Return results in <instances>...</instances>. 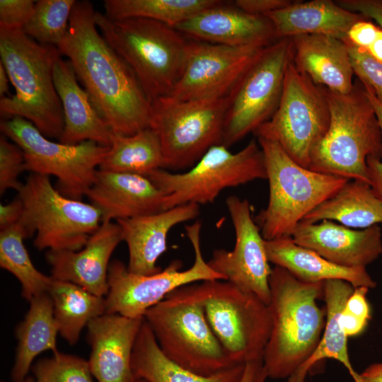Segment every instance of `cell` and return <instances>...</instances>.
<instances>
[{"label": "cell", "mask_w": 382, "mask_h": 382, "mask_svg": "<svg viewBox=\"0 0 382 382\" xmlns=\"http://www.w3.org/2000/svg\"><path fill=\"white\" fill-rule=\"evenodd\" d=\"M95 13L90 1H76L57 48L112 132L132 135L149 127L151 103L132 70L98 33Z\"/></svg>", "instance_id": "obj_1"}, {"label": "cell", "mask_w": 382, "mask_h": 382, "mask_svg": "<svg viewBox=\"0 0 382 382\" xmlns=\"http://www.w3.org/2000/svg\"><path fill=\"white\" fill-rule=\"evenodd\" d=\"M199 303L213 332L236 364L262 361L272 318L255 294L226 280H204L175 290Z\"/></svg>", "instance_id": "obj_6"}, {"label": "cell", "mask_w": 382, "mask_h": 382, "mask_svg": "<svg viewBox=\"0 0 382 382\" xmlns=\"http://www.w3.org/2000/svg\"><path fill=\"white\" fill-rule=\"evenodd\" d=\"M23 212V202L18 196L7 204H1L0 230H4L18 223Z\"/></svg>", "instance_id": "obj_45"}, {"label": "cell", "mask_w": 382, "mask_h": 382, "mask_svg": "<svg viewBox=\"0 0 382 382\" xmlns=\"http://www.w3.org/2000/svg\"><path fill=\"white\" fill-rule=\"evenodd\" d=\"M95 21L151 103L170 95L184 71L190 39L174 28L147 18L112 19L96 11Z\"/></svg>", "instance_id": "obj_4"}, {"label": "cell", "mask_w": 382, "mask_h": 382, "mask_svg": "<svg viewBox=\"0 0 382 382\" xmlns=\"http://www.w3.org/2000/svg\"><path fill=\"white\" fill-rule=\"evenodd\" d=\"M163 167L159 138L154 129L147 127L132 135L112 134L109 150L99 170L147 177Z\"/></svg>", "instance_id": "obj_33"}, {"label": "cell", "mask_w": 382, "mask_h": 382, "mask_svg": "<svg viewBox=\"0 0 382 382\" xmlns=\"http://www.w3.org/2000/svg\"><path fill=\"white\" fill-rule=\"evenodd\" d=\"M330 119L327 88L315 84L291 61L275 112L254 134L277 142L295 162L308 168L312 151L328 132Z\"/></svg>", "instance_id": "obj_12"}, {"label": "cell", "mask_w": 382, "mask_h": 382, "mask_svg": "<svg viewBox=\"0 0 382 382\" xmlns=\"http://www.w3.org/2000/svg\"><path fill=\"white\" fill-rule=\"evenodd\" d=\"M270 262L286 270L297 279L306 282H324L340 279L354 288L376 286L366 268L346 267L326 260L315 251L296 244L291 236L265 241Z\"/></svg>", "instance_id": "obj_27"}, {"label": "cell", "mask_w": 382, "mask_h": 382, "mask_svg": "<svg viewBox=\"0 0 382 382\" xmlns=\"http://www.w3.org/2000/svg\"><path fill=\"white\" fill-rule=\"evenodd\" d=\"M53 79L64 114L59 142L74 145L91 141L109 146L113 133L80 86L69 60L58 57L53 69Z\"/></svg>", "instance_id": "obj_24"}, {"label": "cell", "mask_w": 382, "mask_h": 382, "mask_svg": "<svg viewBox=\"0 0 382 382\" xmlns=\"http://www.w3.org/2000/svg\"><path fill=\"white\" fill-rule=\"evenodd\" d=\"M86 196L102 223L164 211L166 195L146 176L99 170Z\"/></svg>", "instance_id": "obj_22"}, {"label": "cell", "mask_w": 382, "mask_h": 382, "mask_svg": "<svg viewBox=\"0 0 382 382\" xmlns=\"http://www.w3.org/2000/svg\"><path fill=\"white\" fill-rule=\"evenodd\" d=\"M226 205L235 231V245L231 250H214L207 262L224 280L255 294L269 305L272 268L265 240L252 217L250 202L230 195L226 199Z\"/></svg>", "instance_id": "obj_17"}, {"label": "cell", "mask_w": 382, "mask_h": 382, "mask_svg": "<svg viewBox=\"0 0 382 382\" xmlns=\"http://www.w3.org/2000/svg\"><path fill=\"white\" fill-rule=\"evenodd\" d=\"M59 333L70 345H75L84 327L105 313V296L93 294L71 282L57 280L48 291Z\"/></svg>", "instance_id": "obj_32"}, {"label": "cell", "mask_w": 382, "mask_h": 382, "mask_svg": "<svg viewBox=\"0 0 382 382\" xmlns=\"http://www.w3.org/2000/svg\"><path fill=\"white\" fill-rule=\"evenodd\" d=\"M144 320L105 313L88 323L87 340L91 351L88 362L98 382L134 381L132 352Z\"/></svg>", "instance_id": "obj_19"}, {"label": "cell", "mask_w": 382, "mask_h": 382, "mask_svg": "<svg viewBox=\"0 0 382 382\" xmlns=\"http://www.w3.org/2000/svg\"><path fill=\"white\" fill-rule=\"evenodd\" d=\"M292 59L291 38L278 39L265 47L228 95L221 144L229 148L272 117L279 104L286 70Z\"/></svg>", "instance_id": "obj_14"}, {"label": "cell", "mask_w": 382, "mask_h": 382, "mask_svg": "<svg viewBox=\"0 0 382 382\" xmlns=\"http://www.w3.org/2000/svg\"><path fill=\"white\" fill-rule=\"evenodd\" d=\"M199 205L186 204L151 214L117 220L128 248L127 270L151 275L161 270L157 260L167 249V238L175 226L196 219Z\"/></svg>", "instance_id": "obj_23"}, {"label": "cell", "mask_w": 382, "mask_h": 382, "mask_svg": "<svg viewBox=\"0 0 382 382\" xmlns=\"http://www.w3.org/2000/svg\"><path fill=\"white\" fill-rule=\"evenodd\" d=\"M368 173L371 186L377 197L382 202V161L381 159L369 156L366 160Z\"/></svg>", "instance_id": "obj_46"}, {"label": "cell", "mask_w": 382, "mask_h": 382, "mask_svg": "<svg viewBox=\"0 0 382 382\" xmlns=\"http://www.w3.org/2000/svg\"><path fill=\"white\" fill-rule=\"evenodd\" d=\"M228 96L177 100L169 96L151 102L149 127L163 150V169L192 168L213 146L221 144Z\"/></svg>", "instance_id": "obj_11"}, {"label": "cell", "mask_w": 382, "mask_h": 382, "mask_svg": "<svg viewBox=\"0 0 382 382\" xmlns=\"http://www.w3.org/2000/svg\"><path fill=\"white\" fill-rule=\"evenodd\" d=\"M293 64L315 84L342 94L349 93L354 74L345 43L324 35L291 37Z\"/></svg>", "instance_id": "obj_25"}, {"label": "cell", "mask_w": 382, "mask_h": 382, "mask_svg": "<svg viewBox=\"0 0 382 382\" xmlns=\"http://www.w3.org/2000/svg\"><path fill=\"white\" fill-rule=\"evenodd\" d=\"M0 129L22 149L25 170L55 176L57 190L74 199L86 195L109 150L91 141L74 145L52 141L22 117L4 120Z\"/></svg>", "instance_id": "obj_13"}, {"label": "cell", "mask_w": 382, "mask_h": 382, "mask_svg": "<svg viewBox=\"0 0 382 382\" xmlns=\"http://www.w3.org/2000/svg\"><path fill=\"white\" fill-rule=\"evenodd\" d=\"M344 8L374 20L382 28V0H337Z\"/></svg>", "instance_id": "obj_41"}, {"label": "cell", "mask_w": 382, "mask_h": 382, "mask_svg": "<svg viewBox=\"0 0 382 382\" xmlns=\"http://www.w3.org/2000/svg\"><path fill=\"white\" fill-rule=\"evenodd\" d=\"M25 233L21 225L0 231V266L11 273L21 284V295L28 301L48 293L52 276L40 272L33 265L23 240Z\"/></svg>", "instance_id": "obj_35"}, {"label": "cell", "mask_w": 382, "mask_h": 382, "mask_svg": "<svg viewBox=\"0 0 382 382\" xmlns=\"http://www.w3.org/2000/svg\"><path fill=\"white\" fill-rule=\"evenodd\" d=\"M265 16L272 23L277 40L302 35H324L343 40L355 23L367 19L332 0L294 1Z\"/></svg>", "instance_id": "obj_26"}, {"label": "cell", "mask_w": 382, "mask_h": 382, "mask_svg": "<svg viewBox=\"0 0 382 382\" xmlns=\"http://www.w3.org/2000/svg\"><path fill=\"white\" fill-rule=\"evenodd\" d=\"M201 228L199 221L185 227L195 254L194 262L187 270H182L181 261L175 260L156 274L142 275L130 272L119 260L111 261L108 274V292L105 296V313L144 318L147 310L181 286L204 280H224L203 257Z\"/></svg>", "instance_id": "obj_15"}, {"label": "cell", "mask_w": 382, "mask_h": 382, "mask_svg": "<svg viewBox=\"0 0 382 382\" xmlns=\"http://www.w3.org/2000/svg\"><path fill=\"white\" fill-rule=\"evenodd\" d=\"M17 192L23 205L18 224L26 238L35 233L39 250H79L102 224L96 206L64 196L48 176L31 173Z\"/></svg>", "instance_id": "obj_9"}, {"label": "cell", "mask_w": 382, "mask_h": 382, "mask_svg": "<svg viewBox=\"0 0 382 382\" xmlns=\"http://www.w3.org/2000/svg\"><path fill=\"white\" fill-rule=\"evenodd\" d=\"M340 323L344 332L349 337L362 333L367 327L369 321L342 311Z\"/></svg>", "instance_id": "obj_47"}, {"label": "cell", "mask_w": 382, "mask_h": 382, "mask_svg": "<svg viewBox=\"0 0 382 382\" xmlns=\"http://www.w3.org/2000/svg\"><path fill=\"white\" fill-rule=\"evenodd\" d=\"M35 382H93L88 361L58 352L32 366Z\"/></svg>", "instance_id": "obj_37"}, {"label": "cell", "mask_w": 382, "mask_h": 382, "mask_svg": "<svg viewBox=\"0 0 382 382\" xmlns=\"http://www.w3.org/2000/svg\"><path fill=\"white\" fill-rule=\"evenodd\" d=\"M132 369L135 378L148 382H238L245 364H238L211 376L193 373L168 359L160 349L145 320L137 337Z\"/></svg>", "instance_id": "obj_28"}, {"label": "cell", "mask_w": 382, "mask_h": 382, "mask_svg": "<svg viewBox=\"0 0 382 382\" xmlns=\"http://www.w3.org/2000/svg\"><path fill=\"white\" fill-rule=\"evenodd\" d=\"M35 4L32 0H1L0 27L22 29L30 18Z\"/></svg>", "instance_id": "obj_40"}, {"label": "cell", "mask_w": 382, "mask_h": 382, "mask_svg": "<svg viewBox=\"0 0 382 382\" xmlns=\"http://www.w3.org/2000/svg\"><path fill=\"white\" fill-rule=\"evenodd\" d=\"M262 365V361L246 363L243 376L238 382H254L257 372Z\"/></svg>", "instance_id": "obj_49"}, {"label": "cell", "mask_w": 382, "mask_h": 382, "mask_svg": "<svg viewBox=\"0 0 382 382\" xmlns=\"http://www.w3.org/2000/svg\"><path fill=\"white\" fill-rule=\"evenodd\" d=\"M134 382H148V381L143 378H135Z\"/></svg>", "instance_id": "obj_56"}, {"label": "cell", "mask_w": 382, "mask_h": 382, "mask_svg": "<svg viewBox=\"0 0 382 382\" xmlns=\"http://www.w3.org/2000/svg\"><path fill=\"white\" fill-rule=\"evenodd\" d=\"M269 284L272 329L263 366L267 377L288 378L312 355L321 339L326 312L317 301L323 299L324 282H306L274 266Z\"/></svg>", "instance_id": "obj_2"}, {"label": "cell", "mask_w": 382, "mask_h": 382, "mask_svg": "<svg viewBox=\"0 0 382 382\" xmlns=\"http://www.w3.org/2000/svg\"><path fill=\"white\" fill-rule=\"evenodd\" d=\"M291 237L337 265L366 266L382 255V233L378 225L356 230L330 220L309 224L301 221Z\"/></svg>", "instance_id": "obj_18"}, {"label": "cell", "mask_w": 382, "mask_h": 382, "mask_svg": "<svg viewBox=\"0 0 382 382\" xmlns=\"http://www.w3.org/2000/svg\"><path fill=\"white\" fill-rule=\"evenodd\" d=\"M29 309L16 329L18 346L11 370L13 382H23L31 369L35 358L43 352L59 351V329L53 313V303L48 293L33 297Z\"/></svg>", "instance_id": "obj_29"}, {"label": "cell", "mask_w": 382, "mask_h": 382, "mask_svg": "<svg viewBox=\"0 0 382 382\" xmlns=\"http://www.w3.org/2000/svg\"><path fill=\"white\" fill-rule=\"evenodd\" d=\"M165 195V210L186 204L213 202L226 188L267 180L262 150L253 139L236 153L223 144L212 146L184 173L158 169L147 176Z\"/></svg>", "instance_id": "obj_10"}, {"label": "cell", "mask_w": 382, "mask_h": 382, "mask_svg": "<svg viewBox=\"0 0 382 382\" xmlns=\"http://www.w3.org/2000/svg\"><path fill=\"white\" fill-rule=\"evenodd\" d=\"M175 29L192 40L230 47H265L277 40L272 23L265 16L245 13L223 1Z\"/></svg>", "instance_id": "obj_21"}, {"label": "cell", "mask_w": 382, "mask_h": 382, "mask_svg": "<svg viewBox=\"0 0 382 382\" xmlns=\"http://www.w3.org/2000/svg\"><path fill=\"white\" fill-rule=\"evenodd\" d=\"M4 382V381H1ZM23 382H35L33 378H26Z\"/></svg>", "instance_id": "obj_55"}, {"label": "cell", "mask_w": 382, "mask_h": 382, "mask_svg": "<svg viewBox=\"0 0 382 382\" xmlns=\"http://www.w3.org/2000/svg\"><path fill=\"white\" fill-rule=\"evenodd\" d=\"M219 0H105V14L110 18H142L172 28L199 12L220 4Z\"/></svg>", "instance_id": "obj_34"}, {"label": "cell", "mask_w": 382, "mask_h": 382, "mask_svg": "<svg viewBox=\"0 0 382 382\" xmlns=\"http://www.w3.org/2000/svg\"><path fill=\"white\" fill-rule=\"evenodd\" d=\"M11 81L8 76V74L4 65L0 62V96H1V98L5 97V94L8 93V89H9L8 84Z\"/></svg>", "instance_id": "obj_52"}, {"label": "cell", "mask_w": 382, "mask_h": 382, "mask_svg": "<svg viewBox=\"0 0 382 382\" xmlns=\"http://www.w3.org/2000/svg\"><path fill=\"white\" fill-rule=\"evenodd\" d=\"M265 162L269 199L254 220L265 240L291 236L303 218L348 180L304 168L275 141L257 138Z\"/></svg>", "instance_id": "obj_7"}, {"label": "cell", "mask_w": 382, "mask_h": 382, "mask_svg": "<svg viewBox=\"0 0 382 382\" xmlns=\"http://www.w3.org/2000/svg\"><path fill=\"white\" fill-rule=\"evenodd\" d=\"M364 85V84H363ZM367 96L374 108L382 134V105L378 102L372 91L367 86H364ZM382 158V154H381Z\"/></svg>", "instance_id": "obj_51"}, {"label": "cell", "mask_w": 382, "mask_h": 382, "mask_svg": "<svg viewBox=\"0 0 382 382\" xmlns=\"http://www.w3.org/2000/svg\"><path fill=\"white\" fill-rule=\"evenodd\" d=\"M122 241L117 222H103L79 250H48L46 260L51 276L77 284L89 292L105 296L110 257Z\"/></svg>", "instance_id": "obj_20"}, {"label": "cell", "mask_w": 382, "mask_h": 382, "mask_svg": "<svg viewBox=\"0 0 382 382\" xmlns=\"http://www.w3.org/2000/svg\"><path fill=\"white\" fill-rule=\"evenodd\" d=\"M379 29V26H376L369 19L361 20L349 28L345 39L353 45L366 50L375 40Z\"/></svg>", "instance_id": "obj_42"}, {"label": "cell", "mask_w": 382, "mask_h": 382, "mask_svg": "<svg viewBox=\"0 0 382 382\" xmlns=\"http://www.w3.org/2000/svg\"><path fill=\"white\" fill-rule=\"evenodd\" d=\"M354 287L340 279L324 282L323 299L326 306L325 323L320 342L312 355L293 374L297 382H303L310 369L325 359H334L348 371L354 382L359 374L354 369L347 349V337L340 323V316L345 303Z\"/></svg>", "instance_id": "obj_31"}, {"label": "cell", "mask_w": 382, "mask_h": 382, "mask_svg": "<svg viewBox=\"0 0 382 382\" xmlns=\"http://www.w3.org/2000/svg\"><path fill=\"white\" fill-rule=\"evenodd\" d=\"M358 382H382V361L370 364L359 374Z\"/></svg>", "instance_id": "obj_48"}, {"label": "cell", "mask_w": 382, "mask_h": 382, "mask_svg": "<svg viewBox=\"0 0 382 382\" xmlns=\"http://www.w3.org/2000/svg\"><path fill=\"white\" fill-rule=\"evenodd\" d=\"M369 289L366 286L354 288L353 292L347 300L343 312L357 318L369 321L371 308L366 295Z\"/></svg>", "instance_id": "obj_43"}, {"label": "cell", "mask_w": 382, "mask_h": 382, "mask_svg": "<svg viewBox=\"0 0 382 382\" xmlns=\"http://www.w3.org/2000/svg\"><path fill=\"white\" fill-rule=\"evenodd\" d=\"M291 0H236L233 5L243 11L265 16L268 13L284 8L291 4Z\"/></svg>", "instance_id": "obj_44"}, {"label": "cell", "mask_w": 382, "mask_h": 382, "mask_svg": "<svg viewBox=\"0 0 382 382\" xmlns=\"http://www.w3.org/2000/svg\"><path fill=\"white\" fill-rule=\"evenodd\" d=\"M25 170V158L22 149L14 142L0 137V194L8 189L18 191L22 185L18 177Z\"/></svg>", "instance_id": "obj_39"}, {"label": "cell", "mask_w": 382, "mask_h": 382, "mask_svg": "<svg viewBox=\"0 0 382 382\" xmlns=\"http://www.w3.org/2000/svg\"><path fill=\"white\" fill-rule=\"evenodd\" d=\"M366 50L374 58L382 63V28H380L375 40Z\"/></svg>", "instance_id": "obj_50"}, {"label": "cell", "mask_w": 382, "mask_h": 382, "mask_svg": "<svg viewBox=\"0 0 382 382\" xmlns=\"http://www.w3.org/2000/svg\"><path fill=\"white\" fill-rule=\"evenodd\" d=\"M286 382H297L296 376L294 375L291 376L289 378H288V381Z\"/></svg>", "instance_id": "obj_54"}, {"label": "cell", "mask_w": 382, "mask_h": 382, "mask_svg": "<svg viewBox=\"0 0 382 382\" xmlns=\"http://www.w3.org/2000/svg\"><path fill=\"white\" fill-rule=\"evenodd\" d=\"M330 125L311 155L308 168L370 185L367 158H381L382 134L374 108L358 79L346 94L327 89Z\"/></svg>", "instance_id": "obj_5"}, {"label": "cell", "mask_w": 382, "mask_h": 382, "mask_svg": "<svg viewBox=\"0 0 382 382\" xmlns=\"http://www.w3.org/2000/svg\"><path fill=\"white\" fill-rule=\"evenodd\" d=\"M75 0H39L23 27V33L45 45L58 47L66 36Z\"/></svg>", "instance_id": "obj_36"}, {"label": "cell", "mask_w": 382, "mask_h": 382, "mask_svg": "<svg viewBox=\"0 0 382 382\" xmlns=\"http://www.w3.org/2000/svg\"><path fill=\"white\" fill-rule=\"evenodd\" d=\"M265 47H230L190 39L184 71L168 96L183 101L227 96Z\"/></svg>", "instance_id": "obj_16"}, {"label": "cell", "mask_w": 382, "mask_h": 382, "mask_svg": "<svg viewBox=\"0 0 382 382\" xmlns=\"http://www.w3.org/2000/svg\"><path fill=\"white\" fill-rule=\"evenodd\" d=\"M0 56L16 91L0 99L1 116L22 117L46 137L59 139L64 114L53 79L58 48L37 42L22 29L0 27Z\"/></svg>", "instance_id": "obj_3"}, {"label": "cell", "mask_w": 382, "mask_h": 382, "mask_svg": "<svg viewBox=\"0 0 382 382\" xmlns=\"http://www.w3.org/2000/svg\"><path fill=\"white\" fill-rule=\"evenodd\" d=\"M342 41L348 49L354 74L372 91L382 105V63L374 58L366 49L353 45L346 39Z\"/></svg>", "instance_id": "obj_38"}, {"label": "cell", "mask_w": 382, "mask_h": 382, "mask_svg": "<svg viewBox=\"0 0 382 382\" xmlns=\"http://www.w3.org/2000/svg\"><path fill=\"white\" fill-rule=\"evenodd\" d=\"M323 220L337 221L350 228L378 225L382 223V202L369 183L350 180L301 221L313 224Z\"/></svg>", "instance_id": "obj_30"}, {"label": "cell", "mask_w": 382, "mask_h": 382, "mask_svg": "<svg viewBox=\"0 0 382 382\" xmlns=\"http://www.w3.org/2000/svg\"><path fill=\"white\" fill-rule=\"evenodd\" d=\"M144 318L163 353L193 373L211 376L238 365L213 332L202 306L175 291L147 310Z\"/></svg>", "instance_id": "obj_8"}, {"label": "cell", "mask_w": 382, "mask_h": 382, "mask_svg": "<svg viewBox=\"0 0 382 382\" xmlns=\"http://www.w3.org/2000/svg\"><path fill=\"white\" fill-rule=\"evenodd\" d=\"M267 378V371L262 365L259 369L254 382H265Z\"/></svg>", "instance_id": "obj_53"}]
</instances>
